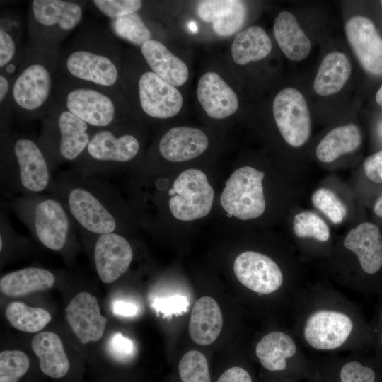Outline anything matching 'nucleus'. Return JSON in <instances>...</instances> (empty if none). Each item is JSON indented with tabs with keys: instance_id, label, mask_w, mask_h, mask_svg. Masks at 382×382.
I'll return each mask as SVG.
<instances>
[{
	"instance_id": "58836bf2",
	"label": "nucleus",
	"mask_w": 382,
	"mask_h": 382,
	"mask_svg": "<svg viewBox=\"0 0 382 382\" xmlns=\"http://www.w3.org/2000/svg\"><path fill=\"white\" fill-rule=\"evenodd\" d=\"M88 2L95 10L110 20L138 13L143 4L139 0H93Z\"/></svg>"
},
{
	"instance_id": "9d476101",
	"label": "nucleus",
	"mask_w": 382,
	"mask_h": 382,
	"mask_svg": "<svg viewBox=\"0 0 382 382\" xmlns=\"http://www.w3.org/2000/svg\"><path fill=\"white\" fill-rule=\"evenodd\" d=\"M303 348L291 329L282 328L262 335L255 345V354L265 370L283 375L287 382L311 381L313 363Z\"/></svg>"
},
{
	"instance_id": "ea45409f",
	"label": "nucleus",
	"mask_w": 382,
	"mask_h": 382,
	"mask_svg": "<svg viewBox=\"0 0 382 382\" xmlns=\"http://www.w3.org/2000/svg\"><path fill=\"white\" fill-rule=\"evenodd\" d=\"M247 8L242 1H237L233 9L212 23L216 34L227 37L234 34L245 22Z\"/></svg>"
},
{
	"instance_id": "9b49d317",
	"label": "nucleus",
	"mask_w": 382,
	"mask_h": 382,
	"mask_svg": "<svg viewBox=\"0 0 382 382\" xmlns=\"http://www.w3.org/2000/svg\"><path fill=\"white\" fill-rule=\"evenodd\" d=\"M88 1L33 0L28 13L29 40L60 45L81 23Z\"/></svg>"
},
{
	"instance_id": "39448f33",
	"label": "nucleus",
	"mask_w": 382,
	"mask_h": 382,
	"mask_svg": "<svg viewBox=\"0 0 382 382\" xmlns=\"http://www.w3.org/2000/svg\"><path fill=\"white\" fill-rule=\"evenodd\" d=\"M37 139L25 134H1V179L21 195L49 191L53 176Z\"/></svg>"
},
{
	"instance_id": "393cba45",
	"label": "nucleus",
	"mask_w": 382,
	"mask_h": 382,
	"mask_svg": "<svg viewBox=\"0 0 382 382\" xmlns=\"http://www.w3.org/2000/svg\"><path fill=\"white\" fill-rule=\"evenodd\" d=\"M223 317L217 302L210 296H203L195 303L189 323V333L194 342L209 345L219 337Z\"/></svg>"
},
{
	"instance_id": "b1692460",
	"label": "nucleus",
	"mask_w": 382,
	"mask_h": 382,
	"mask_svg": "<svg viewBox=\"0 0 382 382\" xmlns=\"http://www.w3.org/2000/svg\"><path fill=\"white\" fill-rule=\"evenodd\" d=\"M140 50L151 70L163 81L175 87L187 81L189 76L187 65L162 42L153 39L143 44Z\"/></svg>"
},
{
	"instance_id": "f257e3e1",
	"label": "nucleus",
	"mask_w": 382,
	"mask_h": 382,
	"mask_svg": "<svg viewBox=\"0 0 382 382\" xmlns=\"http://www.w3.org/2000/svg\"><path fill=\"white\" fill-rule=\"evenodd\" d=\"M292 331L303 348L337 354L357 351L365 327L352 302L325 286L302 288L291 308Z\"/></svg>"
},
{
	"instance_id": "79ce46f5",
	"label": "nucleus",
	"mask_w": 382,
	"mask_h": 382,
	"mask_svg": "<svg viewBox=\"0 0 382 382\" xmlns=\"http://www.w3.org/2000/svg\"><path fill=\"white\" fill-rule=\"evenodd\" d=\"M13 78L0 73V116L1 134L8 132L11 113L13 111L12 103V83Z\"/></svg>"
},
{
	"instance_id": "aec40b11",
	"label": "nucleus",
	"mask_w": 382,
	"mask_h": 382,
	"mask_svg": "<svg viewBox=\"0 0 382 382\" xmlns=\"http://www.w3.org/2000/svg\"><path fill=\"white\" fill-rule=\"evenodd\" d=\"M314 366L313 382H376L374 369L357 355L342 357L331 354L312 360Z\"/></svg>"
},
{
	"instance_id": "4be33fe9",
	"label": "nucleus",
	"mask_w": 382,
	"mask_h": 382,
	"mask_svg": "<svg viewBox=\"0 0 382 382\" xmlns=\"http://www.w3.org/2000/svg\"><path fill=\"white\" fill-rule=\"evenodd\" d=\"M197 96L205 112L214 119L228 117L238 108L236 93L215 72L209 71L200 77Z\"/></svg>"
},
{
	"instance_id": "49530a36",
	"label": "nucleus",
	"mask_w": 382,
	"mask_h": 382,
	"mask_svg": "<svg viewBox=\"0 0 382 382\" xmlns=\"http://www.w3.org/2000/svg\"><path fill=\"white\" fill-rule=\"evenodd\" d=\"M216 382H253L250 373L244 368L234 366L221 374Z\"/></svg>"
},
{
	"instance_id": "3c124183",
	"label": "nucleus",
	"mask_w": 382,
	"mask_h": 382,
	"mask_svg": "<svg viewBox=\"0 0 382 382\" xmlns=\"http://www.w3.org/2000/svg\"><path fill=\"white\" fill-rule=\"evenodd\" d=\"M380 319H381V332H379L378 342L381 346L382 347V309L380 313Z\"/></svg>"
},
{
	"instance_id": "603ef678",
	"label": "nucleus",
	"mask_w": 382,
	"mask_h": 382,
	"mask_svg": "<svg viewBox=\"0 0 382 382\" xmlns=\"http://www.w3.org/2000/svg\"><path fill=\"white\" fill-rule=\"evenodd\" d=\"M381 5H382V1H381Z\"/></svg>"
},
{
	"instance_id": "8fccbe9b",
	"label": "nucleus",
	"mask_w": 382,
	"mask_h": 382,
	"mask_svg": "<svg viewBox=\"0 0 382 382\" xmlns=\"http://www.w3.org/2000/svg\"><path fill=\"white\" fill-rule=\"evenodd\" d=\"M376 100L378 105L382 108V85L376 94Z\"/></svg>"
},
{
	"instance_id": "cd10ccee",
	"label": "nucleus",
	"mask_w": 382,
	"mask_h": 382,
	"mask_svg": "<svg viewBox=\"0 0 382 382\" xmlns=\"http://www.w3.org/2000/svg\"><path fill=\"white\" fill-rule=\"evenodd\" d=\"M55 280V276L48 270L27 267L3 276L0 279V290L6 296L19 297L47 290L54 286Z\"/></svg>"
},
{
	"instance_id": "bb28decb",
	"label": "nucleus",
	"mask_w": 382,
	"mask_h": 382,
	"mask_svg": "<svg viewBox=\"0 0 382 382\" xmlns=\"http://www.w3.org/2000/svg\"><path fill=\"white\" fill-rule=\"evenodd\" d=\"M31 347L40 360V367L45 375L59 378L69 369V361L60 337L54 332H41L35 335Z\"/></svg>"
},
{
	"instance_id": "f704fd0d",
	"label": "nucleus",
	"mask_w": 382,
	"mask_h": 382,
	"mask_svg": "<svg viewBox=\"0 0 382 382\" xmlns=\"http://www.w3.org/2000/svg\"><path fill=\"white\" fill-rule=\"evenodd\" d=\"M293 230L299 238H311L319 242H327L330 236L325 221L311 211H303L294 216Z\"/></svg>"
},
{
	"instance_id": "5701e85b",
	"label": "nucleus",
	"mask_w": 382,
	"mask_h": 382,
	"mask_svg": "<svg viewBox=\"0 0 382 382\" xmlns=\"http://www.w3.org/2000/svg\"><path fill=\"white\" fill-rule=\"evenodd\" d=\"M207 135L200 129L190 127H175L160 139V155L170 162L192 160L203 154L208 147Z\"/></svg>"
},
{
	"instance_id": "c85d7f7f",
	"label": "nucleus",
	"mask_w": 382,
	"mask_h": 382,
	"mask_svg": "<svg viewBox=\"0 0 382 382\" xmlns=\"http://www.w3.org/2000/svg\"><path fill=\"white\" fill-rule=\"evenodd\" d=\"M352 71L347 57L340 52L328 54L322 60L316 76L313 87L320 96H327L340 91Z\"/></svg>"
},
{
	"instance_id": "423d86ee",
	"label": "nucleus",
	"mask_w": 382,
	"mask_h": 382,
	"mask_svg": "<svg viewBox=\"0 0 382 382\" xmlns=\"http://www.w3.org/2000/svg\"><path fill=\"white\" fill-rule=\"evenodd\" d=\"M53 99L94 129L122 123L128 111L119 89L100 87L59 74Z\"/></svg>"
},
{
	"instance_id": "37998d69",
	"label": "nucleus",
	"mask_w": 382,
	"mask_h": 382,
	"mask_svg": "<svg viewBox=\"0 0 382 382\" xmlns=\"http://www.w3.org/2000/svg\"><path fill=\"white\" fill-rule=\"evenodd\" d=\"M237 0H206L200 1L197 7L198 16L204 21L213 23L231 11Z\"/></svg>"
},
{
	"instance_id": "6e6552de",
	"label": "nucleus",
	"mask_w": 382,
	"mask_h": 382,
	"mask_svg": "<svg viewBox=\"0 0 382 382\" xmlns=\"http://www.w3.org/2000/svg\"><path fill=\"white\" fill-rule=\"evenodd\" d=\"M12 208L37 240L45 248L62 250L76 228L69 212L54 195L35 194L20 195Z\"/></svg>"
},
{
	"instance_id": "7ed1b4c3",
	"label": "nucleus",
	"mask_w": 382,
	"mask_h": 382,
	"mask_svg": "<svg viewBox=\"0 0 382 382\" xmlns=\"http://www.w3.org/2000/svg\"><path fill=\"white\" fill-rule=\"evenodd\" d=\"M117 38L103 26L83 25L61 52L59 75L108 88L119 89L122 75Z\"/></svg>"
},
{
	"instance_id": "c756f323",
	"label": "nucleus",
	"mask_w": 382,
	"mask_h": 382,
	"mask_svg": "<svg viewBox=\"0 0 382 382\" xmlns=\"http://www.w3.org/2000/svg\"><path fill=\"white\" fill-rule=\"evenodd\" d=\"M272 50V42L265 30L258 25L239 32L231 45V56L238 65H245L266 57Z\"/></svg>"
},
{
	"instance_id": "473e14b6",
	"label": "nucleus",
	"mask_w": 382,
	"mask_h": 382,
	"mask_svg": "<svg viewBox=\"0 0 382 382\" xmlns=\"http://www.w3.org/2000/svg\"><path fill=\"white\" fill-rule=\"evenodd\" d=\"M5 316L14 328L29 333L40 332L52 320L47 310L30 307L20 301L8 303L6 308Z\"/></svg>"
},
{
	"instance_id": "c9c22d12",
	"label": "nucleus",
	"mask_w": 382,
	"mask_h": 382,
	"mask_svg": "<svg viewBox=\"0 0 382 382\" xmlns=\"http://www.w3.org/2000/svg\"><path fill=\"white\" fill-rule=\"evenodd\" d=\"M178 371L182 382H211L207 360L199 351L187 352L180 361Z\"/></svg>"
},
{
	"instance_id": "a19ab883",
	"label": "nucleus",
	"mask_w": 382,
	"mask_h": 382,
	"mask_svg": "<svg viewBox=\"0 0 382 382\" xmlns=\"http://www.w3.org/2000/svg\"><path fill=\"white\" fill-rule=\"evenodd\" d=\"M107 349L110 355L120 362L132 360L136 354L134 341L121 332H115L110 337Z\"/></svg>"
},
{
	"instance_id": "a18cd8bd",
	"label": "nucleus",
	"mask_w": 382,
	"mask_h": 382,
	"mask_svg": "<svg viewBox=\"0 0 382 382\" xmlns=\"http://www.w3.org/2000/svg\"><path fill=\"white\" fill-rule=\"evenodd\" d=\"M364 170L367 178L376 183H382V150L366 158Z\"/></svg>"
},
{
	"instance_id": "de8ad7c7",
	"label": "nucleus",
	"mask_w": 382,
	"mask_h": 382,
	"mask_svg": "<svg viewBox=\"0 0 382 382\" xmlns=\"http://www.w3.org/2000/svg\"><path fill=\"white\" fill-rule=\"evenodd\" d=\"M112 312L117 316L132 317L138 313V307L132 302L117 300L112 304Z\"/></svg>"
},
{
	"instance_id": "a211bd4d",
	"label": "nucleus",
	"mask_w": 382,
	"mask_h": 382,
	"mask_svg": "<svg viewBox=\"0 0 382 382\" xmlns=\"http://www.w3.org/2000/svg\"><path fill=\"white\" fill-rule=\"evenodd\" d=\"M347 40L363 69L382 75V37L374 23L363 16L349 18L345 27Z\"/></svg>"
},
{
	"instance_id": "0eeeda50",
	"label": "nucleus",
	"mask_w": 382,
	"mask_h": 382,
	"mask_svg": "<svg viewBox=\"0 0 382 382\" xmlns=\"http://www.w3.org/2000/svg\"><path fill=\"white\" fill-rule=\"evenodd\" d=\"M37 141L51 169L75 163L84 152L96 129L52 100L41 118Z\"/></svg>"
},
{
	"instance_id": "6ab92c4d",
	"label": "nucleus",
	"mask_w": 382,
	"mask_h": 382,
	"mask_svg": "<svg viewBox=\"0 0 382 382\" xmlns=\"http://www.w3.org/2000/svg\"><path fill=\"white\" fill-rule=\"evenodd\" d=\"M65 312L71 329L83 344L101 339L107 318L101 315L96 297L80 292L71 300Z\"/></svg>"
},
{
	"instance_id": "4c0bfd02",
	"label": "nucleus",
	"mask_w": 382,
	"mask_h": 382,
	"mask_svg": "<svg viewBox=\"0 0 382 382\" xmlns=\"http://www.w3.org/2000/svg\"><path fill=\"white\" fill-rule=\"evenodd\" d=\"M28 356L20 350H5L0 353V382H18L28 370Z\"/></svg>"
},
{
	"instance_id": "f8f14e48",
	"label": "nucleus",
	"mask_w": 382,
	"mask_h": 382,
	"mask_svg": "<svg viewBox=\"0 0 382 382\" xmlns=\"http://www.w3.org/2000/svg\"><path fill=\"white\" fill-rule=\"evenodd\" d=\"M233 271L238 282L260 296H279L291 310L302 288L289 282L280 266L270 256L257 251H245L235 259Z\"/></svg>"
},
{
	"instance_id": "2f4dec72",
	"label": "nucleus",
	"mask_w": 382,
	"mask_h": 382,
	"mask_svg": "<svg viewBox=\"0 0 382 382\" xmlns=\"http://www.w3.org/2000/svg\"><path fill=\"white\" fill-rule=\"evenodd\" d=\"M23 21L19 14L4 10L0 16V69L9 64L19 66L23 50L21 47Z\"/></svg>"
},
{
	"instance_id": "c03bdc74",
	"label": "nucleus",
	"mask_w": 382,
	"mask_h": 382,
	"mask_svg": "<svg viewBox=\"0 0 382 382\" xmlns=\"http://www.w3.org/2000/svg\"><path fill=\"white\" fill-rule=\"evenodd\" d=\"M157 313L165 317L180 315L187 311L189 306L187 299L182 295H173L155 299L151 304Z\"/></svg>"
},
{
	"instance_id": "a878e982",
	"label": "nucleus",
	"mask_w": 382,
	"mask_h": 382,
	"mask_svg": "<svg viewBox=\"0 0 382 382\" xmlns=\"http://www.w3.org/2000/svg\"><path fill=\"white\" fill-rule=\"evenodd\" d=\"M275 39L283 53L290 60L301 61L311 52V41L290 12H280L274 22Z\"/></svg>"
},
{
	"instance_id": "f3484780",
	"label": "nucleus",
	"mask_w": 382,
	"mask_h": 382,
	"mask_svg": "<svg viewBox=\"0 0 382 382\" xmlns=\"http://www.w3.org/2000/svg\"><path fill=\"white\" fill-rule=\"evenodd\" d=\"M132 259V248L121 233H110L95 238L93 261L103 283L110 284L120 278L127 271Z\"/></svg>"
},
{
	"instance_id": "412c9836",
	"label": "nucleus",
	"mask_w": 382,
	"mask_h": 382,
	"mask_svg": "<svg viewBox=\"0 0 382 382\" xmlns=\"http://www.w3.org/2000/svg\"><path fill=\"white\" fill-rule=\"evenodd\" d=\"M345 249L354 254L361 271L374 275L382 267V237L374 224L365 222L352 229L343 241Z\"/></svg>"
},
{
	"instance_id": "2eb2a0df",
	"label": "nucleus",
	"mask_w": 382,
	"mask_h": 382,
	"mask_svg": "<svg viewBox=\"0 0 382 382\" xmlns=\"http://www.w3.org/2000/svg\"><path fill=\"white\" fill-rule=\"evenodd\" d=\"M273 115L286 142L293 147L303 146L309 139L311 120L303 94L294 88H286L275 96Z\"/></svg>"
},
{
	"instance_id": "ddd939ff",
	"label": "nucleus",
	"mask_w": 382,
	"mask_h": 382,
	"mask_svg": "<svg viewBox=\"0 0 382 382\" xmlns=\"http://www.w3.org/2000/svg\"><path fill=\"white\" fill-rule=\"evenodd\" d=\"M264 172L250 166L241 167L231 174L220 197L221 205L228 216L248 220L264 213Z\"/></svg>"
},
{
	"instance_id": "1a4fd4ad",
	"label": "nucleus",
	"mask_w": 382,
	"mask_h": 382,
	"mask_svg": "<svg viewBox=\"0 0 382 382\" xmlns=\"http://www.w3.org/2000/svg\"><path fill=\"white\" fill-rule=\"evenodd\" d=\"M140 151L139 139L125 130L123 122L96 129L72 169L88 175L111 173L134 161Z\"/></svg>"
},
{
	"instance_id": "e433bc0d",
	"label": "nucleus",
	"mask_w": 382,
	"mask_h": 382,
	"mask_svg": "<svg viewBox=\"0 0 382 382\" xmlns=\"http://www.w3.org/2000/svg\"><path fill=\"white\" fill-rule=\"evenodd\" d=\"M311 201L316 209L335 224L341 223L347 215L346 206L330 189H317L311 196Z\"/></svg>"
},
{
	"instance_id": "7c9ffc66",
	"label": "nucleus",
	"mask_w": 382,
	"mask_h": 382,
	"mask_svg": "<svg viewBox=\"0 0 382 382\" xmlns=\"http://www.w3.org/2000/svg\"><path fill=\"white\" fill-rule=\"evenodd\" d=\"M361 143V135L357 126L347 124L329 132L316 148V156L322 162L330 163L342 154L355 151Z\"/></svg>"
},
{
	"instance_id": "09e8293b",
	"label": "nucleus",
	"mask_w": 382,
	"mask_h": 382,
	"mask_svg": "<svg viewBox=\"0 0 382 382\" xmlns=\"http://www.w3.org/2000/svg\"><path fill=\"white\" fill-rule=\"evenodd\" d=\"M374 213L382 219V195L376 202L374 207Z\"/></svg>"
},
{
	"instance_id": "72a5a7b5",
	"label": "nucleus",
	"mask_w": 382,
	"mask_h": 382,
	"mask_svg": "<svg viewBox=\"0 0 382 382\" xmlns=\"http://www.w3.org/2000/svg\"><path fill=\"white\" fill-rule=\"evenodd\" d=\"M110 31L117 38L141 46L151 38V33L139 13L123 16L109 21Z\"/></svg>"
},
{
	"instance_id": "f03ea898",
	"label": "nucleus",
	"mask_w": 382,
	"mask_h": 382,
	"mask_svg": "<svg viewBox=\"0 0 382 382\" xmlns=\"http://www.w3.org/2000/svg\"><path fill=\"white\" fill-rule=\"evenodd\" d=\"M64 206L79 231L96 238L120 233L122 216L119 197L111 185L73 169L53 176L48 191Z\"/></svg>"
},
{
	"instance_id": "dca6fc26",
	"label": "nucleus",
	"mask_w": 382,
	"mask_h": 382,
	"mask_svg": "<svg viewBox=\"0 0 382 382\" xmlns=\"http://www.w3.org/2000/svg\"><path fill=\"white\" fill-rule=\"evenodd\" d=\"M134 88L139 108L151 118H170L182 108L180 92L151 70H144L137 75Z\"/></svg>"
},
{
	"instance_id": "20e7f679",
	"label": "nucleus",
	"mask_w": 382,
	"mask_h": 382,
	"mask_svg": "<svg viewBox=\"0 0 382 382\" xmlns=\"http://www.w3.org/2000/svg\"><path fill=\"white\" fill-rule=\"evenodd\" d=\"M60 45L28 40L12 83L13 111L23 120L42 118L54 98Z\"/></svg>"
},
{
	"instance_id": "4468645a",
	"label": "nucleus",
	"mask_w": 382,
	"mask_h": 382,
	"mask_svg": "<svg viewBox=\"0 0 382 382\" xmlns=\"http://www.w3.org/2000/svg\"><path fill=\"white\" fill-rule=\"evenodd\" d=\"M168 195L171 214L177 219L187 221L204 217L209 213L214 194L205 173L190 168L177 177Z\"/></svg>"
}]
</instances>
